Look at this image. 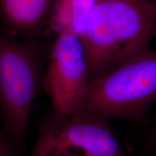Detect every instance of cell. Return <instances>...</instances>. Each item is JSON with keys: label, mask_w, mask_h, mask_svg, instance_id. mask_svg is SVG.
Instances as JSON below:
<instances>
[{"label": "cell", "mask_w": 156, "mask_h": 156, "mask_svg": "<svg viewBox=\"0 0 156 156\" xmlns=\"http://www.w3.org/2000/svg\"><path fill=\"white\" fill-rule=\"evenodd\" d=\"M155 36L153 0H98L81 37L89 81L150 49Z\"/></svg>", "instance_id": "6da1fadb"}, {"label": "cell", "mask_w": 156, "mask_h": 156, "mask_svg": "<svg viewBox=\"0 0 156 156\" xmlns=\"http://www.w3.org/2000/svg\"><path fill=\"white\" fill-rule=\"evenodd\" d=\"M44 42L0 33V109L3 134L17 152L24 147L32 105L44 86Z\"/></svg>", "instance_id": "7a4b0ae2"}, {"label": "cell", "mask_w": 156, "mask_h": 156, "mask_svg": "<svg viewBox=\"0 0 156 156\" xmlns=\"http://www.w3.org/2000/svg\"><path fill=\"white\" fill-rule=\"evenodd\" d=\"M156 102V51L132 56L89 82L77 110L110 122L140 120Z\"/></svg>", "instance_id": "3957f363"}, {"label": "cell", "mask_w": 156, "mask_h": 156, "mask_svg": "<svg viewBox=\"0 0 156 156\" xmlns=\"http://www.w3.org/2000/svg\"><path fill=\"white\" fill-rule=\"evenodd\" d=\"M28 156H130L110 122L82 110L65 114L52 108L37 126Z\"/></svg>", "instance_id": "277c9868"}, {"label": "cell", "mask_w": 156, "mask_h": 156, "mask_svg": "<svg viewBox=\"0 0 156 156\" xmlns=\"http://www.w3.org/2000/svg\"><path fill=\"white\" fill-rule=\"evenodd\" d=\"M83 41L71 33L54 38L48 48L44 87L52 108L70 114L80 108L89 84Z\"/></svg>", "instance_id": "5b68a950"}, {"label": "cell", "mask_w": 156, "mask_h": 156, "mask_svg": "<svg viewBox=\"0 0 156 156\" xmlns=\"http://www.w3.org/2000/svg\"><path fill=\"white\" fill-rule=\"evenodd\" d=\"M54 0H0V33L25 41L39 43Z\"/></svg>", "instance_id": "8992f818"}, {"label": "cell", "mask_w": 156, "mask_h": 156, "mask_svg": "<svg viewBox=\"0 0 156 156\" xmlns=\"http://www.w3.org/2000/svg\"><path fill=\"white\" fill-rule=\"evenodd\" d=\"M98 0H54L46 25V36L62 33L82 37Z\"/></svg>", "instance_id": "52a82bcc"}, {"label": "cell", "mask_w": 156, "mask_h": 156, "mask_svg": "<svg viewBox=\"0 0 156 156\" xmlns=\"http://www.w3.org/2000/svg\"><path fill=\"white\" fill-rule=\"evenodd\" d=\"M17 151L3 133H0V156H16Z\"/></svg>", "instance_id": "ba28073f"}, {"label": "cell", "mask_w": 156, "mask_h": 156, "mask_svg": "<svg viewBox=\"0 0 156 156\" xmlns=\"http://www.w3.org/2000/svg\"><path fill=\"white\" fill-rule=\"evenodd\" d=\"M150 146L153 148L154 151L156 152V119L154 122V124L152 128L149 137Z\"/></svg>", "instance_id": "9c48e42d"}, {"label": "cell", "mask_w": 156, "mask_h": 156, "mask_svg": "<svg viewBox=\"0 0 156 156\" xmlns=\"http://www.w3.org/2000/svg\"><path fill=\"white\" fill-rule=\"evenodd\" d=\"M153 5H154V7H155V14H156V0H153Z\"/></svg>", "instance_id": "30bf717a"}]
</instances>
